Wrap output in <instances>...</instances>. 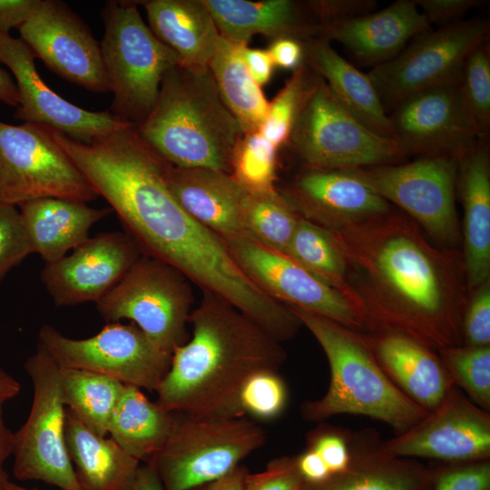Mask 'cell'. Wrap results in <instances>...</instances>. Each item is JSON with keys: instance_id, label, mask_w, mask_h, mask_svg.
<instances>
[{"instance_id": "obj_6", "label": "cell", "mask_w": 490, "mask_h": 490, "mask_svg": "<svg viewBox=\"0 0 490 490\" xmlns=\"http://www.w3.org/2000/svg\"><path fill=\"white\" fill-rule=\"evenodd\" d=\"M102 17L101 52L113 95L109 111L138 126L154 107L164 74L179 60L142 20L135 1L107 2Z\"/></svg>"}, {"instance_id": "obj_35", "label": "cell", "mask_w": 490, "mask_h": 490, "mask_svg": "<svg viewBox=\"0 0 490 490\" xmlns=\"http://www.w3.org/2000/svg\"><path fill=\"white\" fill-rule=\"evenodd\" d=\"M62 399L86 426L106 436L125 385L95 372L59 367Z\"/></svg>"}, {"instance_id": "obj_28", "label": "cell", "mask_w": 490, "mask_h": 490, "mask_svg": "<svg viewBox=\"0 0 490 490\" xmlns=\"http://www.w3.org/2000/svg\"><path fill=\"white\" fill-rule=\"evenodd\" d=\"M19 208L32 253L45 263L60 260L85 241L90 229L113 211L60 198L39 199Z\"/></svg>"}, {"instance_id": "obj_4", "label": "cell", "mask_w": 490, "mask_h": 490, "mask_svg": "<svg viewBox=\"0 0 490 490\" xmlns=\"http://www.w3.org/2000/svg\"><path fill=\"white\" fill-rule=\"evenodd\" d=\"M166 162L230 173L242 129L223 103L209 67L177 64L163 76L154 107L136 126Z\"/></svg>"}, {"instance_id": "obj_46", "label": "cell", "mask_w": 490, "mask_h": 490, "mask_svg": "<svg viewBox=\"0 0 490 490\" xmlns=\"http://www.w3.org/2000/svg\"><path fill=\"white\" fill-rule=\"evenodd\" d=\"M295 456H279L270 461L264 470L248 473L244 490H305Z\"/></svg>"}, {"instance_id": "obj_19", "label": "cell", "mask_w": 490, "mask_h": 490, "mask_svg": "<svg viewBox=\"0 0 490 490\" xmlns=\"http://www.w3.org/2000/svg\"><path fill=\"white\" fill-rule=\"evenodd\" d=\"M34 58L21 38L0 33V63L11 71L19 94L15 118L49 126L84 143L127 124L109 110L88 111L58 95L38 74Z\"/></svg>"}, {"instance_id": "obj_32", "label": "cell", "mask_w": 490, "mask_h": 490, "mask_svg": "<svg viewBox=\"0 0 490 490\" xmlns=\"http://www.w3.org/2000/svg\"><path fill=\"white\" fill-rule=\"evenodd\" d=\"M177 420L178 413L151 401L141 388L125 385L108 434L127 454L145 463L168 442Z\"/></svg>"}, {"instance_id": "obj_51", "label": "cell", "mask_w": 490, "mask_h": 490, "mask_svg": "<svg viewBox=\"0 0 490 490\" xmlns=\"http://www.w3.org/2000/svg\"><path fill=\"white\" fill-rule=\"evenodd\" d=\"M242 58L250 76L260 86L269 83L275 65L268 50L252 49L247 44L242 48Z\"/></svg>"}, {"instance_id": "obj_33", "label": "cell", "mask_w": 490, "mask_h": 490, "mask_svg": "<svg viewBox=\"0 0 490 490\" xmlns=\"http://www.w3.org/2000/svg\"><path fill=\"white\" fill-rule=\"evenodd\" d=\"M220 36L209 68L218 92L243 133L260 131L269 110L261 86L250 76L242 58V48Z\"/></svg>"}, {"instance_id": "obj_13", "label": "cell", "mask_w": 490, "mask_h": 490, "mask_svg": "<svg viewBox=\"0 0 490 490\" xmlns=\"http://www.w3.org/2000/svg\"><path fill=\"white\" fill-rule=\"evenodd\" d=\"M38 346L59 367L95 372L149 391H156L172 356L133 323L110 322L94 336L81 339L44 325L38 332Z\"/></svg>"}, {"instance_id": "obj_58", "label": "cell", "mask_w": 490, "mask_h": 490, "mask_svg": "<svg viewBox=\"0 0 490 490\" xmlns=\"http://www.w3.org/2000/svg\"><path fill=\"white\" fill-rule=\"evenodd\" d=\"M5 490H34V489H29L21 485H18L16 484L12 483L11 481L6 485Z\"/></svg>"}, {"instance_id": "obj_45", "label": "cell", "mask_w": 490, "mask_h": 490, "mask_svg": "<svg viewBox=\"0 0 490 490\" xmlns=\"http://www.w3.org/2000/svg\"><path fill=\"white\" fill-rule=\"evenodd\" d=\"M468 299L462 317L463 345L490 346V282L482 283Z\"/></svg>"}, {"instance_id": "obj_57", "label": "cell", "mask_w": 490, "mask_h": 490, "mask_svg": "<svg viewBox=\"0 0 490 490\" xmlns=\"http://www.w3.org/2000/svg\"><path fill=\"white\" fill-rule=\"evenodd\" d=\"M21 389L19 382L0 368V405L14 398Z\"/></svg>"}, {"instance_id": "obj_31", "label": "cell", "mask_w": 490, "mask_h": 490, "mask_svg": "<svg viewBox=\"0 0 490 490\" xmlns=\"http://www.w3.org/2000/svg\"><path fill=\"white\" fill-rule=\"evenodd\" d=\"M65 441L81 490H132L141 462L65 408Z\"/></svg>"}, {"instance_id": "obj_55", "label": "cell", "mask_w": 490, "mask_h": 490, "mask_svg": "<svg viewBox=\"0 0 490 490\" xmlns=\"http://www.w3.org/2000/svg\"><path fill=\"white\" fill-rule=\"evenodd\" d=\"M132 490H164L154 468L148 463L141 464Z\"/></svg>"}, {"instance_id": "obj_44", "label": "cell", "mask_w": 490, "mask_h": 490, "mask_svg": "<svg viewBox=\"0 0 490 490\" xmlns=\"http://www.w3.org/2000/svg\"><path fill=\"white\" fill-rule=\"evenodd\" d=\"M349 429L320 424L307 435L306 448L317 453L330 475L344 471L349 463Z\"/></svg>"}, {"instance_id": "obj_20", "label": "cell", "mask_w": 490, "mask_h": 490, "mask_svg": "<svg viewBox=\"0 0 490 490\" xmlns=\"http://www.w3.org/2000/svg\"><path fill=\"white\" fill-rule=\"evenodd\" d=\"M128 234L105 232L88 238L69 255L45 263L41 280L57 307L98 302L142 255Z\"/></svg>"}, {"instance_id": "obj_5", "label": "cell", "mask_w": 490, "mask_h": 490, "mask_svg": "<svg viewBox=\"0 0 490 490\" xmlns=\"http://www.w3.org/2000/svg\"><path fill=\"white\" fill-rule=\"evenodd\" d=\"M289 308L320 345L330 370L326 393L300 406L305 421L323 422L342 414L365 416L386 423L398 435L426 414L386 375L362 332Z\"/></svg>"}, {"instance_id": "obj_52", "label": "cell", "mask_w": 490, "mask_h": 490, "mask_svg": "<svg viewBox=\"0 0 490 490\" xmlns=\"http://www.w3.org/2000/svg\"><path fill=\"white\" fill-rule=\"evenodd\" d=\"M299 471L307 484H318L326 480L329 475L327 466L314 451L305 450L296 456Z\"/></svg>"}, {"instance_id": "obj_9", "label": "cell", "mask_w": 490, "mask_h": 490, "mask_svg": "<svg viewBox=\"0 0 490 490\" xmlns=\"http://www.w3.org/2000/svg\"><path fill=\"white\" fill-rule=\"evenodd\" d=\"M191 281L172 266L142 254L123 278L98 302L110 322L130 319L160 348L172 355L189 339L192 310Z\"/></svg>"}, {"instance_id": "obj_38", "label": "cell", "mask_w": 490, "mask_h": 490, "mask_svg": "<svg viewBox=\"0 0 490 490\" xmlns=\"http://www.w3.org/2000/svg\"><path fill=\"white\" fill-rule=\"evenodd\" d=\"M277 151L259 132L244 133L234 148L230 174L250 192L276 191Z\"/></svg>"}, {"instance_id": "obj_49", "label": "cell", "mask_w": 490, "mask_h": 490, "mask_svg": "<svg viewBox=\"0 0 490 490\" xmlns=\"http://www.w3.org/2000/svg\"><path fill=\"white\" fill-rule=\"evenodd\" d=\"M42 0H0V33L19 28L41 5Z\"/></svg>"}, {"instance_id": "obj_56", "label": "cell", "mask_w": 490, "mask_h": 490, "mask_svg": "<svg viewBox=\"0 0 490 490\" xmlns=\"http://www.w3.org/2000/svg\"><path fill=\"white\" fill-rule=\"evenodd\" d=\"M0 101L15 108L19 103V94L15 80L6 70L2 68H0Z\"/></svg>"}, {"instance_id": "obj_7", "label": "cell", "mask_w": 490, "mask_h": 490, "mask_svg": "<svg viewBox=\"0 0 490 490\" xmlns=\"http://www.w3.org/2000/svg\"><path fill=\"white\" fill-rule=\"evenodd\" d=\"M289 142L309 169L352 170L407 159L394 140L374 132L348 113L316 73Z\"/></svg>"}, {"instance_id": "obj_41", "label": "cell", "mask_w": 490, "mask_h": 490, "mask_svg": "<svg viewBox=\"0 0 490 490\" xmlns=\"http://www.w3.org/2000/svg\"><path fill=\"white\" fill-rule=\"evenodd\" d=\"M288 397L286 383L278 372L256 373L246 381L240 390V414L257 421L274 420L285 410Z\"/></svg>"}, {"instance_id": "obj_34", "label": "cell", "mask_w": 490, "mask_h": 490, "mask_svg": "<svg viewBox=\"0 0 490 490\" xmlns=\"http://www.w3.org/2000/svg\"><path fill=\"white\" fill-rule=\"evenodd\" d=\"M286 255L317 279L342 293L363 313L348 281L345 257L329 230L300 215Z\"/></svg>"}, {"instance_id": "obj_40", "label": "cell", "mask_w": 490, "mask_h": 490, "mask_svg": "<svg viewBox=\"0 0 490 490\" xmlns=\"http://www.w3.org/2000/svg\"><path fill=\"white\" fill-rule=\"evenodd\" d=\"M314 75V71L304 60L270 102L259 132L277 149L289 142L294 122Z\"/></svg>"}, {"instance_id": "obj_23", "label": "cell", "mask_w": 490, "mask_h": 490, "mask_svg": "<svg viewBox=\"0 0 490 490\" xmlns=\"http://www.w3.org/2000/svg\"><path fill=\"white\" fill-rule=\"evenodd\" d=\"M348 446L347 468L321 483H306L305 490H431L432 469L387 452L377 430H349Z\"/></svg>"}, {"instance_id": "obj_10", "label": "cell", "mask_w": 490, "mask_h": 490, "mask_svg": "<svg viewBox=\"0 0 490 490\" xmlns=\"http://www.w3.org/2000/svg\"><path fill=\"white\" fill-rule=\"evenodd\" d=\"M97 197L56 142L54 128L0 122V205L19 207L44 198L87 203Z\"/></svg>"}, {"instance_id": "obj_3", "label": "cell", "mask_w": 490, "mask_h": 490, "mask_svg": "<svg viewBox=\"0 0 490 490\" xmlns=\"http://www.w3.org/2000/svg\"><path fill=\"white\" fill-rule=\"evenodd\" d=\"M189 324L191 336L173 351L156 402L194 417H240L243 385L256 373L278 372L287 358L281 342L210 292H202Z\"/></svg>"}, {"instance_id": "obj_11", "label": "cell", "mask_w": 490, "mask_h": 490, "mask_svg": "<svg viewBox=\"0 0 490 490\" xmlns=\"http://www.w3.org/2000/svg\"><path fill=\"white\" fill-rule=\"evenodd\" d=\"M24 370L33 384V401L26 421L14 433L13 474L21 481L81 490L66 448L59 366L37 345Z\"/></svg>"}, {"instance_id": "obj_24", "label": "cell", "mask_w": 490, "mask_h": 490, "mask_svg": "<svg viewBox=\"0 0 490 490\" xmlns=\"http://www.w3.org/2000/svg\"><path fill=\"white\" fill-rule=\"evenodd\" d=\"M429 29L414 0H397L381 10L321 26L318 37L338 42L356 60L374 67L394 58Z\"/></svg>"}, {"instance_id": "obj_14", "label": "cell", "mask_w": 490, "mask_h": 490, "mask_svg": "<svg viewBox=\"0 0 490 490\" xmlns=\"http://www.w3.org/2000/svg\"><path fill=\"white\" fill-rule=\"evenodd\" d=\"M457 169L456 158L437 156L343 171L401 208L433 240L452 246L460 239L455 205Z\"/></svg>"}, {"instance_id": "obj_26", "label": "cell", "mask_w": 490, "mask_h": 490, "mask_svg": "<svg viewBox=\"0 0 490 490\" xmlns=\"http://www.w3.org/2000/svg\"><path fill=\"white\" fill-rule=\"evenodd\" d=\"M457 179L464 205V259L469 292L490 275V157L487 139L458 159Z\"/></svg>"}, {"instance_id": "obj_12", "label": "cell", "mask_w": 490, "mask_h": 490, "mask_svg": "<svg viewBox=\"0 0 490 490\" xmlns=\"http://www.w3.org/2000/svg\"><path fill=\"white\" fill-rule=\"evenodd\" d=\"M486 19L474 18L432 28L415 36L394 58L367 74L388 114L407 97L458 82L471 52L488 42Z\"/></svg>"}, {"instance_id": "obj_53", "label": "cell", "mask_w": 490, "mask_h": 490, "mask_svg": "<svg viewBox=\"0 0 490 490\" xmlns=\"http://www.w3.org/2000/svg\"><path fill=\"white\" fill-rule=\"evenodd\" d=\"M248 473L247 468L240 465L227 475L190 490H244Z\"/></svg>"}, {"instance_id": "obj_37", "label": "cell", "mask_w": 490, "mask_h": 490, "mask_svg": "<svg viewBox=\"0 0 490 490\" xmlns=\"http://www.w3.org/2000/svg\"><path fill=\"white\" fill-rule=\"evenodd\" d=\"M455 387L490 412V346H456L437 351Z\"/></svg>"}, {"instance_id": "obj_50", "label": "cell", "mask_w": 490, "mask_h": 490, "mask_svg": "<svg viewBox=\"0 0 490 490\" xmlns=\"http://www.w3.org/2000/svg\"><path fill=\"white\" fill-rule=\"evenodd\" d=\"M268 52L275 66L295 71L304 62V48L300 41L280 37L274 39Z\"/></svg>"}, {"instance_id": "obj_22", "label": "cell", "mask_w": 490, "mask_h": 490, "mask_svg": "<svg viewBox=\"0 0 490 490\" xmlns=\"http://www.w3.org/2000/svg\"><path fill=\"white\" fill-rule=\"evenodd\" d=\"M164 177L179 204L225 243L248 239L243 211L250 191L230 173L208 168H181L166 162Z\"/></svg>"}, {"instance_id": "obj_18", "label": "cell", "mask_w": 490, "mask_h": 490, "mask_svg": "<svg viewBox=\"0 0 490 490\" xmlns=\"http://www.w3.org/2000/svg\"><path fill=\"white\" fill-rule=\"evenodd\" d=\"M18 30L35 58L60 77L89 92L110 93L100 43L66 3L42 0Z\"/></svg>"}, {"instance_id": "obj_39", "label": "cell", "mask_w": 490, "mask_h": 490, "mask_svg": "<svg viewBox=\"0 0 490 490\" xmlns=\"http://www.w3.org/2000/svg\"><path fill=\"white\" fill-rule=\"evenodd\" d=\"M463 104L480 139L490 131V48L485 42L466 58L457 82Z\"/></svg>"}, {"instance_id": "obj_16", "label": "cell", "mask_w": 490, "mask_h": 490, "mask_svg": "<svg viewBox=\"0 0 490 490\" xmlns=\"http://www.w3.org/2000/svg\"><path fill=\"white\" fill-rule=\"evenodd\" d=\"M240 270L283 304L315 313L363 332V313L342 293L310 274L286 254L249 239L225 243Z\"/></svg>"}, {"instance_id": "obj_15", "label": "cell", "mask_w": 490, "mask_h": 490, "mask_svg": "<svg viewBox=\"0 0 490 490\" xmlns=\"http://www.w3.org/2000/svg\"><path fill=\"white\" fill-rule=\"evenodd\" d=\"M384 446L397 456L441 463L490 460V412L453 386L411 427L384 440Z\"/></svg>"}, {"instance_id": "obj_25", "label": "cell", "mask_w": 490, "mask_h": 490, "mask_svg": "<svg viewBox=\"0 0 490 490\" xmlns=\"http://www.w3.org/2000/svg\"><path fill=\"white\" fill-rule=\"evenodd\" d=\"M362 333L389 379L425 410L433 409L454 386L436 351L389 329L371 328Z\"/></svg>"}, {"instance_id": "obj_2", "label": "cell", "mask_w": 490, "mask_h": 490, "mask_svg": "<svg viewBox=\"0 0 490 490\" xmlns=\"http://www.w3.org/2000/svg\"><path fill=\"white\" fill-rule=\"evenodd\" d=\"M54 131L142 254L172 266L201 289H215L230 277L235 265L226 244L179 204L165 181L166 162L135 125L127 123L89 143Z\"/></svg>"}, {"instance_id": "obj_48", "label": "cell", "mask_w": 490, "mask_h": 490, "mask_svg": "<svg viewBox=\"0 0 490 490\" xmlns=\"http://www.w3.org/2000/svg\"><path fill=\"white\" fill-rule=\"evenodd\" d=\"M430 24L439 27L462 20L470 10L482 5L481 0H414Z\"/></svg>"}, {"instance_id": "obj_43", "label": "cell", "mask_w": 490, "mask_h": 490, "mask_svg": "<svg viewBox=\"0 0 490 490\" xmlns=\"http://www.w3.org/2000/svg\"><path fill=\"white\" fill-rule=\"evenodd\" d=\"M431 469V490H490V460L442 463Z\"/></svg>"}, {"instance_id": "obj_42", "label": "cell", "mask_w": 490, "mask_h": 490, "mask_svg": "<svg viewBox=\"0 0 490 490\" xmlns=\"http://www.w3.org/2000/svg\"><path fill=\"white\" fill-rule=\"evenodd\" d=\"M30 253L20 211L16 206L0 205V281Z\"/></svg>"}, {"instance_id": "obj_1", "label": "cell", "mask_w": 490, "mask_h": 490, "mask_svg": "<svg viewBox=\"0 0 490 490\" xmlns=\"http://www.w3.org/2000/svg\"><path fill=\"white\" fill-rule=\"evenodd\" d=\"M329 230L345 257L366 330L397 331L436 352L463 345L469 297L456 254L433 247L412 219L391 211Z\"/></svg>"}, {"instance_id": "obj_47", "label": "cell", "mask_w": 490, "mask_h": 490, "mask_svg": "<svg viewBox=\"0 0 490 490\" xmlns=\"http://www.w3.org/2000/svg\"><path fill=\"white\" fill-rule=\"evenodd\" d=\"M313 22L326 26L340 23L376 10L374 0H314L305 1Z\"/></svg>"}, {"instance_id": "obj_17", "label": "cell", "mask_w": 490, "mask_h": 490, "mask_svg": "<svg viewBox=\"0 0 490 490\" xmlns=\"http://www.w3.org/2000/svg\"><path fill=\"white\" fill-rule=\"evenodd\" d=\"M388 117L393 140L407 158L416 155L458 159L483 140L463 104L457 82L407 97Z\"/></svg>"}, {"instance_id": "obj_54", "label": "cell", "mask_w": 490, "mask_h": 490, "mask_svg": "<svg viewBox=\"0 0 490 490\" xmlns=\"http://www.w3.org/2000/svg\"><path fill=\"white\" fill-rule=\"evenodd\" d=\"M3 406L0 405V490H5L10 482L5 463L12 456L14 446V432L5 421Z\"/></svg>"}, {"instance_id": "obj_29", "label": "cell", "mask_w": 490, "mask_h": 490, "mask_svg": "<svg viewBox=\"0 0 490 490\" xmlns=\"http://www.w3.org/2000/svg\"><path fill=\"white\" fill-rule=\"evenodd\" d=\"M139 3L145 8L149 27L175 53L180 65L209 67L220 34L203 0H149Z\"/></svg>"}, {"instance_id": "obj_21", "label": "cell", "mask_w": 490, "mask_h": 490, "mask_svg": "<svg viewBox=\"0 0 490 490\" xmlns=\"http://www.w3.org/2000/svg\"><path fill=\"white\" fill-rule=\"evenodd\" d=\"M283 197L305 219L337 230L384 215L390 204L358 178L340 170H305Z\"/></svg>"}, {"instance_id": "obj_8", "label": "cell", "mask_w": 490, "mask_h": 490, "mask_svg": "<svg viewBox=\"0 0 490 490\" xmlns=\"http://www.w3.org/2000/svg\"><path fill=\"white\" fill-rule=\"evenodd\" d=\"M265 440L261 426L244 416L202 418L178 413L170 439L145 463L154 468L164 490H190L227 475Z\"/></svg>"}, {"instance_id": "obj_27", "label": "cell", "mask_w": 490, "mask_h": 490, "mask_svg": "<svg viewBox=\"0 0 490 490\" xmlns=\"http://www.w3.org/2000/svg\"><path fill=\"white\" fill-rule=\"evenodd\" d=\"M221 37L247 44L255 34L300 42L316 38L319 26L305 2L292 0H203Z\"/></svg>"}, {"instance_id": "obj_36", "label": "cell", "mask_w": 490, "mask_h": 490, "mask_svg": "<svg viewBox=\"0 0 490 490\" xmlns=\"http://www.w3.org/2000/svg\"><path fill=\"white\" fill-rule=\"evenodd\" d=\"M299 214L277 190L249 193L243 211V226L249 240L286 254Z\"/></svg>"}, {"instance_id": "obj_30", "label": "cell", "mask_w": 490, "mask_h": 490, "mask_svg": "<svg viewBox=\"0 0 490 490\" xmlns=\"http://www.w3.org/2000/svg\"><path fill=\"white\" fill-rule=\"evenodd\" d=\"M301 43L305 62L326 82L347 111L369 130L393 140L388 114L368 74L342 57L326 38Z\"/></svg>"}]
</instances>
